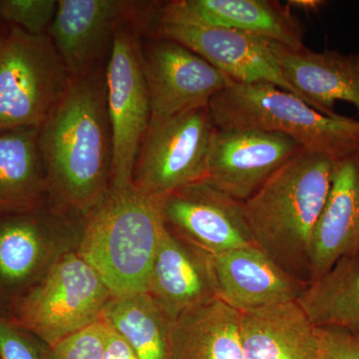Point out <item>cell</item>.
Masks as SVG:
<instances>
[{"label": "cell", "mask_w": 359, "mask_h": 359, "mask_svg": "<svg viewBox=\"0 0 359 359\" xmlns=\"http://www.w3.org/2000/svg\"><path fill=\"white\" fill-rule=\"evenodd\" d=\"M105 67L71 77L39 128L49 204L82 219L110 192L113 145Z\"/></svg>", "instance_id": "obj_1"}, {"label": "cell", "mask_w": 359, "mask_h": 359, "mask_svg": "<svg viewBox=\"0 0 359 359\" xmlns=\"http://www.w3.org/2000/svg\"><path fill=\"white\" fill-rule=\"evenodd\" d=\"M334 165L330 158L302 149L244 202L255 245L304 282L309 283L311 243Z\"/></svg>", "instance_id": "obj_2"}, {"label": "cell", "mask_w": 359, "mask_h": 359, "mask_svg": "<svg viewBox=\"0 0 359 359\" xmlns=\"http://www.w3.org/2000/svg\"><path fill=\"white\" fill-rule=\"evenodd\" d=\"M161 200L134 186L110 190L84 219L77 254L95 269L112 295L147 292L165 229Z\"/></svg>", "instance_id": "obj_3"}, {"label": "cell", "mask_w": 359, "mask_h": 359, "mask_svg": "<svg viewBox=\"0 0 359 359\" xmlns=\"http://www.w3.org/2000/svg\"><path fill=\"white\" fill-rule=\"evenodd\" d=\"M209 110L216 128L283 134L334 162L359 152V120L323 114L275 85L233 81L212 99Z\"/></svg>", "instance_id": "obj_4"}, {"label": "cell", "mask_w": 359, "mask_h": 359, "mask_svg": "<svg viewBox=\"0 0 359 359\" xmlns=\"http://www.w3.org/2000/svg\"><path fill=\"white\" fill-rule=\"evenodd\" d=\"M111 297L95 269L72 250L13 299L8 320L53 347L102 320Z\"/></svg>", "instance_id": "obj_5"}, {"label": "cell", "mask_w": 359, "mask_h": 359, "mask_svg": "<svg viewBox=\"0 0 359 359\" xmlns=\"http://www.w3.org/2000/svg\"><path fill=\"white\" fill-rule=\"evenodd\" d=\"M71 76L48 35L0 36V130L40 128Z\"/></svg>", "instance_id": "obj_6"}, {"label": "cell", "mask_w": 359, "mask_h": 359, "mask_svg": "<svg viewBox=\"0 0 359 359\" xmlns=\"http://www.w3.org/2000/svg\"><path fill=\"white\" fill-rule=\"evenodd\" d=\"M145 21H129L118 28L105 67L108 114L112 132L111 191L133 187V169L152 117L142 61Z\"/></svg>", "instance_id": "obj_7"}, {"label": "cell", "mask_w": 359, "mask_h": 359, "mask_svg": "<svg viewBox=\"0 0 359 359\" xmlns=\"http://www.w3.org/2000/svg\"><path fill=\"white\" fill-rule=\"evenodd\" d=\"M215 130L209 107L171 117H151L134 165L135 188L164 197L182 187L207 180Z\"/></svg>", "instance_id": "obj_8"}, {"label": "cell", "mask_w": 359, "mask_h": 359, "mask_svg": "<svg viewBox=\"0 0 359 359\" xmlns=\"http://www.w3.org/2000/svg\"><path fill=\"white\" fill-rule=\"evenodd\" d=\"M83 221L49 202L32 211L0 216V294L13 301L61 257L76 250Z\"/></svg>", "instance_id": "obj_9"}, {"label": "cell", "mask_w": 359, "mask_h": 359, "mask_svg": "<svg viewBox=\"0 0 359 359\" xmlns=\"http://www.w3.org/2000/svg\"><path fill=\"white\" fill-rule=\"evenodd\" d=\"M159 2L59 0L47 35L71 77L103 65L115 33L129 21L152 22Z\"/></svg>", "instance_id": "obj_10"}, {"label": "cell", "mask_w": 359, "mask_h": 359, "mask_svg": "<svg viewBox=\"0 0 359 359\" xmlns=\"http://www.w3.org/2000/svg\"><path fill=\"white\" fill-rule=\"evenodd\" d=\"M142 61L152 117L165 118L209 107L233 82L197 53L173 40L142 41Z\"/></svg>", "instance_id": "obj_11"}, {"label": "cell", "mask_w": 359, "mask_h": 359, "mask_svg": "<svg viewBox=\"0 0 359 359\" xmlns=\"http://www.w3.org/2000/svg\"><path fill=\"white\" fill-rule=\"evenodd\" d=\"M161 207L169 230L212 256L255 245L244 203L207 180L167 194L161 200Z\"/></svg>", "instance_id": "obj_12"}, {"label": "cell", "mask_w": 359, "mask_h": 359, "mask_svg": "<svg viewBox=\"0 0 359 359\" xmlns=\"http://www.w3.org/2000/svg\"><path fill=\"white\" fill-rule=\"evenodd\" d=\"M301 150L297 142L283 134L216 128L208 158L207 181L244 203Z\"/></svg>", "instance_id": "obj_13"}, {"label": "cell", "mask_w": 359, "mask_h": 359, "mask_svg": "<svg viewBox=\"0 0 359 359\" xmlns=\"http://www.w3.org/2000/svg\"><path fill=\"white\" fill-rule=\"evenodd\" d=\"M146 34L183 44L233 81L275 85L297 96L283 76L268 40L214 26L157 21H152Z\"/></svg>", "instance_id": "obj_14"}, {"label": "cell", "mask_w": 359, "mask_h": 359, "mask_svg": "<svg viewBox=\"0 0 359 359\" xmlns=\"http://www.w3.org/2000/svg\"><path fill=\"white\" fill-rule=\"evenodd\" d=\"M214 26L299 49L304 47V28L276 0H173L160 2L154 20Z\"/></svg>", "instance_id": "obj_15"}, {"label": "cell", "mask_w": 359, "mask_h": 359, "mask_svg": "<svg viewBox=\"0 0 359 359\" xmlns=\"http://www.w3.org/2000/svg\"><path fill=\"white\" fill-rule=\"evenodd\" d=\"M147 292L172 321L218 299L214 256L179 238L165 224Z\"/></svg>", "instance_id": "obj_16"}, {"label": "cell", "mask_w": 359, "mask_h": 359, "mask_svg": "<svg viewBox=\"0 0 359 359\" xmlns=\"http://www.w3.org/2000/svg\"><path fill=\"white\" fill-rule=\"evenodd\" d=\"M271 48L285 80L311 107L337 117L335 103L342 101L353 105L359 115V52L292 49L275 42Z\"/></svg>", "instance_id": "obj_17"}, {"label": "cell", "mask_w": 359, "mask_h": 359, "mask_svg": "<svg viewBox=\"0 0 359 359\" xmlns=\"http://www.w3.org/2000/svg\"><path fill=\"white\" fill-rule=\"evenodd\" d=\"M218 299L238 313L294 302L308 282L283 271L256 245L214 257Z\"/></svg>", "instance_id": "obj_18"}, {"label": "cell", "mask_w": 359, "mask_h": 359, "mask_svg": "<svg viewBox=\"0 0 359 359\" xmlns=\"http://www.w3.org/2000/svg\"><path fill=\"white\" fill-rule=\"evenodd\" d=\"M342 259L359 261V152L335 162L330 195L311 243L309 283Z\"/></svg>", "instance_id": "obj_19"}, {"label": "cell", "mask_w": 359, "mask_h": 359, "mask_svg": "<svg viewBox=\"0 0 359 359\" xmlns=\"http://www.w3.org/2000/svg\"><path fill=\"white\" fill-rule=\"evenodd\" d=\"M240 313L245 359H318L316 327L297 301Z\"/></svg>", "instance_id": "obj_20"}, {"label": "cell", "mask_w": 359, "mask_h": 359, "mask_svg": "<svg viewBox=\"0 0 359 359\" xmlns=\"http://www.w3.org/2000/svg\"><path fill=\"white\" fill-rule=\"evenodd\" d=\"M39 128L0 130V216L48 203Z\"/></svg>", "instance_id": "obj_21"}, {"label": "cell", "mask_w": 359, "mask_h": 359, "mask_svg": "<svg viewBox=\"0 0 359 359\" xmlns=\"http://www.w3.org/2000/svg\"><path fill=\"white\" fill-rule=\"evenodd\" d=\"M240 320L219 299L189 309L172 323L170 359H245Z\"/></svg>", "instance_id": "obj_22"}, {"label": "cell", "mask_w": 359, "mask_h": 359, "mask_svg": "<svg viewBox=\"0 0 359 359\" xmlns=\"http://www.w3.org/2000/svg\"><path fill=\"white\" fill-rule=\"evenodd\" d=\"M316 327H337L359 337V261L342 259L297 299Z\"/></svg>", "instance_id": "obj_23"}, {"label": "cell", "mask_w": 359, "mask_h": 359, "mask_svg": "<svg viewBox=\"0 0 359 359\" xmlns=\"http://www.w3.org/2000/svg\"><path fill=\"white\" fill-rule=\"evenodd\" d=\"M102 318L139 359H170L172 321L148 292L112 295Z\"/></svg>", "instance_id": "obj_24"}, {"label": "cell", "mask_w": 359, "mask_h": 359, "mask_svg": "<svg viewBox=\"0 0 359 359\" xmlns=\"http://www.w3.org/2000/svg\"><path fill=\"white\" fill-rule=\"evenodd\" d=\"M57 7V0H0V20L39 36L48 32Z\"/></svg>", "instance_id": "obj_25"}, {"label": "cell", "mask_w": 359, "mask_h": 359, "mask_svg": "<svg viewBox=\"0 0 359 359\" xmlns=\"http://www.w3.org/2000/svg\"><path fill=\"white\" fill-rule=\"evenodd\" d=\"M107 337V323L101 320L95 325L46 347V359H103Z\"/></svg>", "instance_id": "obj_26"}, {"label": "cell", "mask_w": 359, "mask_h": 359, "mask_svg": "<svg viewBox=\"0 0 359 359\" xmlns=\"http://www.w3.org/2000/svg\"><path fill=\"white\" fill-rule=\"evenodd\" d=\"M46 347L0 316V359H46Z\"/></svg>", "instance_id": "obj_27"}, {"label": "cell", "mask_w": 359, "mask_h": 359, "mask_svg": "<svg viewBox=\"0 0 359 359\" xmlns=\"http://www.w3.org/2000/svg\"><path fill=\"white\" fill-rule=\"evenodd\" d=\"M318 359H359V337L337 327H316Z\"/></svg>", "instance_id": "obj_28"}, {"label": "cell", "mask_w": 359, "mask_h": 359, "mask_svg": "<svg viewBox=\"0 0 359 359\" xmlns=\"http://www.w3.org/2000/svg\"><path fill=\"white\" fill-rule=\"evenodd\" d=\"M103 359H139V358L131 346L107 325V337H106Z\"/></svg>", "instance_id": "obj_29"}, {"label": "cell", "mask_w": 359, "mask_h": 359, "mask_svg": "<svg viewBox=\"0 0 359 359\" xmlns=\"http://www.w3.org/2000/svg\"><path fill=\"white\" fill-rule=\"evenodd\" d=\"M327 2L323 0H290L287 6H294L295 8L301 9V11H320L323 6H327Z\"/></svg>", "instance_id": "obj_30"}, {"label": "cell", "mask_w": 359, "mask_h": 359, "mask_svg": "<svg viewBox=\"0 0 359 359\" xmlns=\"http://www.w3.org/2000/svg\"><path fill=\"white\" fill-rule=\"evenodd\" d=\"M0 36H1V32H0Z\"/></svg>", "instance_id": "obj_31"}]
</instances>
